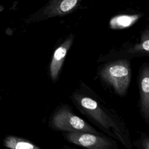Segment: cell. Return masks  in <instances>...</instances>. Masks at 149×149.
<instances>
[{
    "label": "cell",
    "instance_id": "52a82bcc",
    "mask_svg": "<svg viewBox=\"0 0 149 149\" xmlns=\"http://www.w3.org/2000/svg\"><path fill=\"white\" fill-rule=\"evenodd\" d=\"M140 104L143 115L147 121L149 117V69L148 66L142 70L139 80Z\"/></svg>",
    "mask_w": 149,
    "mask_h": 149
},
{
    "label": "cell",
    "instance_id": "277c9868",
    "mask_svg": "<svg viewBox=\"0 0 149 149\" xmlns=\"http://www.w3.org/2000/svg\"><path fill=\"white\" fill-rule=\"evenodd\" d=\"M64 136L70 143L87 148L110 149L115 145L110 139L90 133L69 132L64 134Z\"/></svg>",
    "mask_w": 149,
    "mask_h": 149
},
{
    "label": "cell",
    "instance_id": "3957f363",
    "mask_svg": "<svg viewBox=\"0 0 149 149\" xmlns=\"http://www.w3.org/2000/svg\"><path fill=\"white\" fill-rule=\"evenodd\" d=\"M84 0H48L40 10L33 14L27 21H39L66 15L79 8Z\"/></svg>",
    "mask_w": 149,
    "mask_h": 149
},
{
    "label": "cell",
    "instance_id": "7a4b0ae2",
    "mask_svg": "<svg viewBox=\"0 0 149 149\" xmlns=\"http://www.w3.org/2000/svg\"><path fill=\"white\" fill-rule=\"evenodd\" d=\"M51 122L52 126L57 130L98 134V132L94 128L65 107L59 109L54 114Z\"/></svg>",
    "mask_w": 149,
    "mask_h": 149
},
{
    "label": "cell",
    "instance_id": "6da1fadb",
    "mask_svg": "<svg viewBox=\"0 0 149 149\" xmlns=\"http://www.w3.org/2000/svg\"><path fill=\"white\" fill-rule=\"evenodd\" d=\"M101 76L120 95H125L131 80V69L126 61L122 60L105 65L101 70Z\"/></svg>",
    "mask_w": 149,
    "mask_h": 149
},
{
    "label": "cell",
    "instance_id": "5b68a950",
    "mask_svg": "<svg viewBox=\"0 0 149 149\" xmlns=\"http://www.w3.org/2000/svg\"><path fill=\"white\" fill-rule=\"evenodd\" d=\"M74 97L80 108L99 125L106 129L116 127L113 121L107 115L94 100L81 95H77Z\"/></svg>",
    "mask_w": 149,
    "mask_h": 149
},
{
    "label": "cell",
    "instance_id": "ba28073f",
    "mask_svg": "<svg viewBox=\"0 0 149 149\" xmlns=\"http://www.w3.org/2000/svg\"><path fill=\"white\" fill-rule=\"evenodd\" d=\"M139 18L137 15H120L112 17L109 22L110 27L112 29L119 30L129 27Z\"/></svg>",
    "mask_w": 149,
    "mask_h": 149
},
{
    "label": "cell",
    "instance_id": "30bf717a",
    "mask_svg": "<svg viewBox=\"0 0 149 149\" xmlns=\"http://www.w3.org/2000/svg\"><path fill=\"white\" fill-rule=\"evenodd\" d=\"M139 47L143 51L146 52L147 54L149 51V40H148V33L146 34V37H143L140 44L139 45Z\"/></svg>",
    "mask_w": 149,
    "mask_h": 149
},
{
    "label": "cell",
    "instance_id": "8fae6325",
    "mask_svg": "<svg viewBox=\"0 0 149 149\" xmlns=\"http://www.w3.org/2000/svg\"><path fill=\"white\" fill-rule=\"evenodd\" d=\"M0 98H1V96H0Z\"/></svg>",
    "mask_w": 149,
    "mask_h": 149
},
{
    "label": "cell",
    "instance_id": "8992f818",
    "mask_svg": "<svg viewBox=\"0 0 149 149\" xmlns=\"http://www.w3.org/2000/svg\"><path fill=\"white\" fill-rule=\"evenodd\" d=\"M72 42L73 38H68L55 49L49 67L50 76L52 80L55 81L57 79L68 51L70 48Z\"/></svg>",
    "mask_w": 149,
    "mask_h": 149
},
{
    "label": "cell",
    "instance_id": "9c48e42d",
    "mask_svg": "<svg viewBox=\"0 0 149 149\" xmlns=\"http://www.w3.org/2000/svg\"><path fill=\"white\" fill-rule=\"evenodd\" d=\"M4 145L10 148L15 149H39L33 143L25 139L15 137L8 136L5 140Z\"/></svg>",
    "mask_w": 149,
    "mask_h": 149
}]
</instances>
